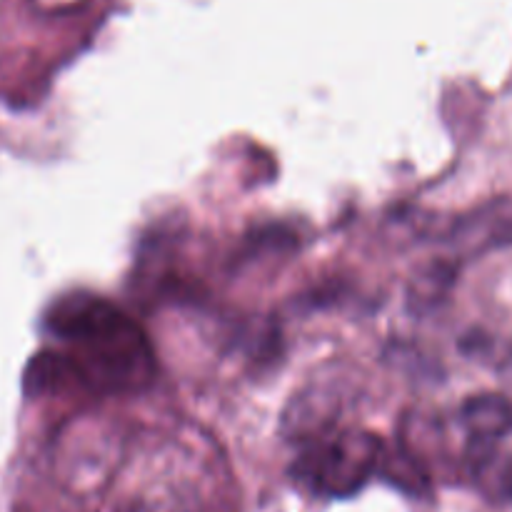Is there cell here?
Listing matches in <instances>:
<instances>
[{
    "label": "cell",
    "mask_w": 512,
    "mask_h": 512,
    "mask_svg": "<svg viewBox=\"0 0 512 512\" xmlns=\"http://www.w3.org/2000/svg\"><path fill=\"white\" fill-rule=\"evenodd\" d=\"M55 338L75 345L70 353L78 385L98 393H135L155 375L153 350L130 315L108 298L70 293L45 315Z\"/></svg>",
    "instance_id": "1"
},
{
    "label": "cell",
    "mask_w": 512,
    "mask_h": 512,
    "mask_svg": "<svg viewBox=\"0 0 512 512\" xmlns=\"http://www.w3.org/2000/svg\"><path fill=\"white\" fill-rule=\"evenodd\" d=\"M460 425L468 433V443H500L512 435V403L503 395H475L460 408Z\"/></svg>",
    "instance_id": "3"
},
{
    "label": "cell",
    "mask_w": 512,
    "mask_h": 512,
    "mask_svg": "<svg viewBox=\"0 0 512 512\" xmlns=\"http://www.w3.org/2000/svg\"><path fill=\"white\" fill-rule=\"evenodd\" d=\"M468 468L480 493L490 500H512V453L500 443H468Z\"/></svg>",
    "instance_id": "4"
},
{
    "label": "cell",
    "mask_w": 512,
    "mask_h": 512,
    "mask_svg": "<svg viewBox=\"0 0 512 512\" xmlns=\"http://www.w3.org/2000/svg\"><path fill=\"white\" fill-rule=\"evenodd\" d=\"M385 443L368 430H335L303 440L293 475L323 498H350L378 475Z\"/></svg>",
    "instance_id": "2"
},
{
    "label": "cell",
    "mask_w": 512,
    "mask_h": 512,
    "mask_svg": "<svg viewBox=\"0 0 512 512\" xmlns=\"http://www.w3.org/2000/svg\"><path fill=\"white\" fill-rule=\"evenodd\" d=\"M378 475H383L385 480L398 485L400 490H408V493H420V490L428 488V475L420 468L418 458L413 453H408L405 448H385L383 458H380Z\"/></svg>",
    "instance_id": "5"
}]
</instances>
